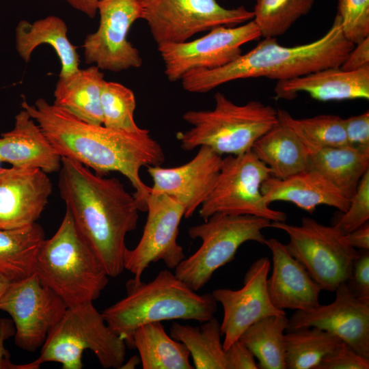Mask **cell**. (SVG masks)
<instances>
[{
	"instance_id": "1f68e13d",
	"label": "cell",
	"mask_w": 369,
	"mask_h": 369,
	"mask_svg": "<svg viewBox=\"0 0 369 369\" xmlns=\"http://www.w3.org/2000/svg\"><path fill=\"white\" fill-rule=\"evenodd\" d=\"M286 369H316L342 342L315 327H301L284 334Z\"/></svg>"
},
{
	"instance_id": "f6af8a7d",
	"label": "cell",
	"mask_w": 369,
	"mask_h": 369,
	"mask_svg": "<svg viewBox=\"0 0 369 369\" xmlns=\"http://www.w3.org/2000/svg\"><path fill=\"white\" fill-rule=\"evenodd\" d=\"M73 8L94 18L98 12L97 5L99 0H66Z\"/></svg>"
},
{
	"instance_id": "8992f818",
	"label": "cell",
	"mask_w": 369,
	"mask_h": 369,
	"mask_svg": "<svg viewBox=\"0 0 369 369\" xmlns=\"http://www.w3.org/2000/svg\"><path fill=\"white\" fill-rule=\"evenodd\" d=\"M212 110H189L182 119L191 127L176 133L183 150L206 146L223 156L251 150L254 143L278 122L277 109L258 100L239 105L216 92Z\"/></svg>"
},
{
	"instance_id": "7402d4cb",
	"label": "cell",
	"mask_w": 369,
	"mask_h": 369,
	"mask_svg": "<svg viewBox=\"0 0 369 369\" xmlns=\"http://www.w3.org/2000/svg\"><path fill=\"white\" fill-rule=\"evenodd\" d=\"M0 161L51 174L59 171L62 156L36 122L23 109L15 116L13 128L1 134Z\"/></svg>"
},
{
	"instance_id": "d6986e66",
	"label": "cell",
	"mask_w": 369,
	"mask_h": 369,
	"mask_svg": "<svg viewBox=\"0 0 369 369\" xmlns=\"http://www.w3.org/2000/svg\"><path fill=\"white\" fill-rule=\"evenodd\" d=\"M52 191L49 177L40 169L0 167V228L36 223Z\"/></svg>"
},
{
	"instance_id": "30bf717a",
	"label": "cell",
	"mask_w": 369,
	"mask_h": 369,
	"mask_svg": "<svg viewBox=\"0 0 369 369\" xmlns=\"http://www.w3.org/2000/svg\"><path fill=\"white\" fill-rule=\"evenodd\" d=\"M271 176V169L251 150L223 157L217 182L200 206V217L206 220L215 213L249 215L285 221L286 214L271 208L261 193L262 182Z\"/></svg>"
},
{
	"instance_id": "74e56055",
	"label": "cell",
	"mask_w": 369,
	"mask_h": 369,
	"mask_svg": "<svg viewBox=\"0 0 369 369\" xmlns=\"http://www.w3.org/2000/svg\"><path fill=\"white\" fill-rule=\"evenodd\" d=\"M369 359L359 355L343 341L316 369H368Z\"/></svg>"
},
{
	"instance_id": "e0dca14e",
	"label": "cell",
	"mask_w": 369,
	"mask_h": 369,
	"mask_svg": "<svg viewBox=\"0 0 369 369\" xmlns=\"http://www.w3.org/2000/svg\"><path fill=\"white\" fill-rule=\"evenodd\" d=\"M271 263L267 257L256 260L245 273L243 286L238 290L218 288L212 295L221 304L223 316L221 325L224 335L223 346L228 348L238 340L250 325L270 315L286 314L275 308L269 298L266 279Z\"/></svg>"
},
{
	"instance_id": "6da1fadb",
	"label": "cell",
	"mask_w": 369,
	"mask_h": 369,
	"mask_svg": "<svg viewBox=\"0 0 369 369\" xmlns=\"http://www.w3.org/2000/svg\"><path fill=\"white\" fill-rule=\"evenodd\" d=\"M21 107L62 157L78 161L100 176L111 172L124 175L135 189L139 210L146 211L151 189L142 181L140 169L165 161L161 145L148 129L134 133L90 124L42 98L32 105L23 97Z\"/></svg>"
},
{
	"instance_id": "5bb4252c",
	"label": "cell",
	"mask_w": 369,
	"mask_h": 369,
	"mask_svg": "<svg viewBox=\"0 0 369 369\" xmlns=\"http://www.w3.org/2000/svg\"><path fill=\"white\" fill-rule=\"evenodd\" d=\"M97 9L98 27L82 46L86 64L115 72L139 68L142 58L127 36L133 24L143 19L141 0H99Z\"/></svg>"
},
{
	"instance_id": "7c38bea8",
	"label": "cell",
	"mask_w": 369,
	"mask_h": 369,
	"mask_svg": "<svg viewBox=\"0 0 369 369\" xmlns=\"http://www.w3.org/2000/svg\"><path fill=\"white\" fill-rule=\"evenodd\" d=\"M67 308L35 273L12 282L0 300V310L7 312L14 322L16 346L29 352L42 347Z\"/></svg>"
},
{
	"instance_id": "ba28073f",
	"label": "cell",
	"mask_w": 369,
	"mask_h": 369,
	"mask_svg": "<svg viewBox=\"0 0 369 369\" xmlns=\"http://www.w3.org/2000/svg\"><path fill=\"white\" fill-rule=\"evenodd\" d=\"M271 221L254 215L215 213L204 222L189 228V236L200 239V247L175 268L178 278L197 292L210 279L213 273L234 259L239 247L247 241L264 244L262 230Z\"/></svg>"
},
{
	"instance_id": "ee69618b",
	"label": "cell",
	"mask_w": 369,
	"mask_h": 369,
	"mask_svg": "<svg viewBox=\"0 0 369 369\" xmlns=\"http://www.w3.org/2000/svg\"><path fill=\"white\" fill-rule=\"evenodd\" d=\"M350 245L361 250H369V223L363 224L357 229L346 234Z\"/></svg>"
},
{
	"instance_id": "83f0119b",
	"label": "cell",
	"mask_w": 369,
	"mask_h": 369,
	"mask_svg": "<svg viewBox=\"0 0 369 369\" xmlns=\"http://www.w3.org/2000/svg\"><path fill=\"white\" fill-rule=\"evenodd\" d=\"M44 239V230L37 223L19 228H0V274L11 282L33 274Z\"/></svg>"
},
{
	"instance_id": "2e32d148",
	"label": "cell",
	"mask_w": 369,
	"mask_h": 369,
	"mask_svg": "<svg viewBox=\"0 0 369 369\" xmlns=\"http://www.w3.org/2000/svg\"><path fill=\"white\" fill-rule=\"evenodd\" d=\"M330 304L308 310H296L288 318L286 331L315 327L330 332L361 356L369 359V301L355 297L346 283L335 290Z\"/></svg>"
},
{
	"instance_id": "f35d334b",
	"label": "cell",
	"mask_w": 369,
	"mask_h": 369,
	"mask_svg": "<svg viewBox=\"0 0 369 369\" xmlns=\"http://www.w3.org/2000/svg\"><path fill=\"white\" fill-rule=\"evenodd\" d=\"M346 284L355 297L369 301V250L359 251Z\"/></svg>"
},
{
	"instance_id": "ffe728a7",
	"label": "cell",
	"mask_w": 369,
	"mask_h": 369,
	"mask_svg": "<svg viewBox=\"0 0 369 369\" xmlns=\"http://www.w3.org/2000/svg\"><path fill=\"white\" fill-rule=\"evenodd\" d=\"M271 250L273 271L266 289L273 305L279 310H308L320 305L319 286L304 266L276 238L266 239Z\"/></svg>"
},
{
	"instance_id": "d6a6232c",
	"label": "cell",
	"mask_w": 369,
	"mask_h": 369,
	"mask_svg": "<svg viewBox=\"0 0 369 369\" xmlns=\"http://www.w3.org/2000/svg\"><path fill=\"white\" fill-rule=\"evenodd\" d=\"M277 119L301 140L309 152L348 145L344 118L336 115H318L297 119L284 109H277Z\"/></svg>"
},
{
	"instance_id": "bcb514c9",
	"label": "cell",
	"mask_w": 369,
	"mask_h": 369,
	"mask_svg": "<svg viewBox=\"0 0 369 369\" xmlns=\"http://www.w3.org/2000/svg\"><path fill=\"white\" fill-rule=\"evenodd\" d=\"M141 363L139 356H133L127 361L124 362L120 369H134Z\"/></svg>"
},
{
	"instance_id": "f546056e",
	"label": "cell",
	"mask_w": 369,
	"mask_h": 369,
	"mask_svg": "<svg viewBox=\"0 0 369 369\" xmlns=\"http://www.w3.org/2000/svg\"><path fill=\"white\" fill-rule=\"evenodd\" d=\"M201 324L193 327L174 323L170 336L186 346L194 368L227 369L219 320L213 316Z\"/></svg>"
},
{
	"instance_id": "4dcf8cb0",
	"label": "cell",
	"mask_w": 369,
	"mask_h": 369,
	"mask_svg": "<svg viewBox=\"0 0 369 369\" xmlns=\"http://www.w3.org/2000/svg\"><path fill=\"white\" fill-rule=\"evenodd\" d=\"M286 314L270 315L256 321L241 335L243 342L258 360V368L286 369L284 331Z\"/></svg>"
},
{
	"instance_id": "5b68a950",
	"label": "cell",
	"mask_w": 369,
	"mask_h": 369,
	"mask_svg": "<svg viewBox=\"0 0 369 369\" xmlns=\"http://www.w3.org/2000/svg\"><path fill=\"white\" fill-rule=\"evenodd\" d=\"M34 273L68 308L93 302L109 282V276L68 210L54 235L40 246Z\"/></svg>"
},
{
	"instance_id": "7a4b0ae2",
	"label": "cell",
	"mask_w": 369,
	"mask_h": 369,
	"mask_svg": "<svg viewBox=\"0 0 369 369\" xmlns=\"http://www.w3.org/2000/svg\"><path fill=\"white\" fill-rule=\"evenodd\" d=\"M58 187L79 233L109 277L124 270L126 234L137 228V202L117 178L92 172L81 163L62 157Z\"/></svg>"
},
{
	"instance_id": "8fae6325",
	"label": "cell",
	"mask_w": 369,
	"mask_h": 369,
	"mask_svg": "<svg viewBox=\"0 0 369 369\" xmlns=\"http://www.w3.org/2000/svg\"><path fill=\"white\" fill-rule=\"evenodd\" d=\"M143 19L157 45L183 42L219 26L234 27L254 18L241 5L226 8L216 0H141Z\"/></svg>"
},
{
	"instance_id": "836d02e7",
	"label": "cell",
	"mask_w": 369,
	"mask_h": 369,
	"mask_svg": "<svg viewBox=\"0 0 369 369\" xmlns=\"http://www.w3.org/2000/svg\"><path fill=\"white\" fill-rule=\"evenodd\" d=\"M314 3V0H256L253 20L261 37L276 38L308 14Z\"/></svg>"
},
{
	"instance_id": "ac0fdd59",
	"label": "cell",
	"mask_w": 369,
	"mask_h": 369,
	"mask_svg": "<svg viewBox=\"0 0 369 369\" xmlns=\"http://www.w3.org/2000/svg\"><path fill=\"white\" fill-rule=\"evenodd\" d=\"M223 156L202 146L189 162L174 167L148 166L153 185L150 193L164 194L180 204L185 218L191 217L213 190L218 178Z\"/></svg>"
},
{
	"instance_id": "4316f807",
	"label": "cell",
	"mask_w": 369,
	"mask_h": 369,
	"mask_svg": "<svg viewBox=\"0 0 369 369\" xmlns=\"http://www.w3.org/2000/svg\"><path fill=\"white\" fill-rule=\"evenodd\" d=\"M251 151L277 178H286L309 168L308 150L279 121L254 143Z\"/></svg>"
},
{
	"instance_id": "3957f363",
	"label": "cell",
	"mask_w": 369,
	"mask_h": 369,
	"mask_svg": "<svg viewBox=\"0 0 369 369\" xmlns=\"http://www.w3.org/2000/svg\"><path fill=\"white\" fill-rule=\"evenodd\" d=\"M355 44L344 36L336 15L330 29L319 39L294 46H282L275 38H264L254 49L230 63L214 69L189 70L181 78L184 90L206 93L226 83L266 77L278 81L303 76L319 70L340 67Z\"/></svg>"
},
{
	"instance_id": "52a82bcc",
	"label": "cell",
	"mask_w": 369,
	"mask_h": 369,
	"mask_svg": "<svg viewBox=\"0 0 369 369\" xmlns=\"http://www.w3.org/2000/svg\"><path fill=\"white\" fill-rule=\"evenodd\" d=\"M126 342L106 323L92 302L67 308L49 332L34 361L16 369H38L45 362H58L63 369H81L84 351L94 353L104 368L120 369L125 361Z\"/></svg>"
},
{
	"instance_id": "484cf974",
	"label": "cell",
	"mask_w": 369,
	"mask_h": 369,
	"mask_svg": "<svg viewBox=\"0 0 369 369\" xmlns=\"http://www.w3.org/2000/svg\"><path fill=\"white\" fill-rule=\"evenodd\" d=\"M308 169L319 172L350 200L369 169V148L346 145L311 152Z\"/></svg>"
},
{
	"instance_id": "d590c367",
	"label": "cell",
	"mask_w": 369,
	"mask_h": 369,
	"mask_svg": "<svg viewBox=\"0 0 369 369\" xmlns=\"http://www.w3.org/2000/svg\"><path fill=\"white\" fill-rule=\"evenodd\" d=\"M344 37L356 44L369 37V0H338Z\"/></svg>"
},
{
	"instance_id": "f1b7e54d",
	"label": "cell",
	"mask_w": 369,
	"mask_h": 369,
	"mask_svg": "<svg viewBox=\"0 0 369 369\" xmlns=\"http://www.w3.org/2000/svg\"><path fill=\"white\" fill-rule=\"evenodd\" d=\"M144 369H193L186 346L169 336L161 322L138 327L132 337Z\"/></svg>"
},
{
	"instance_id": "8d00e7d4",
	"label": "cell",
	"mask_w": 369,
	"mask_h": 369,
	"mask_svg": "<svg viewBox=\"0 0 369 369\" xmlns=\"http://www.w3.org/2000/svg\"><path fill=\"white\" fill-rule=\"evenodd\" d=\"M369 220V169L361 178L356 191L350 199L346 212L340 217L336 226L343 233L347 234Z\"/></svg>"
},
{
	"instance_id": "d4e9b609",
	"label": "cell",
	"mask_w": 369,
	"mask_h": 369,
	"mask_svg": "<svg viewBox=\"0 0 369 369\" xmlns=\"http://www.w3.org/2000/svg\"><path fill=\"white\" fill-rule=\"evenodd\" d=\"M104 74L95 65L64 77H59L53 105L87 123L102 124L100 93Z\"/></svg>"
},
{
	"instance_id": "b9f144b4",
	"label": "cell",
	"mask_w": 369,
	"mask_h": 369,
	"mask_svg": "<svg viewBox=\"0 0 369 369\" xmlns=\"http://www.w3.org/2000/svg\"><path fill=\"white\" fill-rule=\"evenodd\" d=\"M369 66V37L355 44L340 68L351 71Z\"/></svg>"
},
{
	"instance_id": "277c9868",
	"label": "cell",
	"mask_w": 369,
	"mask_h": 369,
	"mask_svg": "<svg viewBox=\"0 0 369 369\" xmlns=\"http://www.w3.org/2000/svg\"><path fill=\"white\" fill-rule=\"evenodd\" d=\"M126 296L102 314L111 329L133 348L132 337L140 326L168 320L201 323L214 316L217 302L212 293L199 295L168 269L149 282L129 279Z\"/></svg>"
},
{
	"instance_id": "603a6c76",
	"label": "cell",
	"mask_w": 369,
	"mask_h": 369,
	"mask_svg": "<svg viewBox=\"0 0 369 369\" xmlns=\"http://www.w3.org/2000/svg\"><path fill=\"white\" fill-rule=\"evenodd\" d=\"M264 202L284 201L313 213L316 206L324 204L344 213L350 200L319 172L308 169L280 179L270 176L260 187Z\"/></svg>"
},
{
	"instance_id": "cb8c5ba5",
	"label": "cell",
	"mask_w": 369,
	"mask_h": 369,
	"mask_svg": "<svg viewBox=\"0 0 369 369\" xmlns=\"http://www.w3.org/2000/svg\"><path fill=\"white\" fill-rule=\"evenodd\" d=\"M67 32L66 23L57 16H48L33 23L20 20L16 28V51L28 62L36 48L40 44H49L53 48L61 63L59 77L67 76L80 68L79 55Z\"/></svg>"
},
{
	"instance_id": "7dc6e473",
	"label": "cell",
	"mask_w": 369,
	"mask_h": 369,
	"mask_svg": "<svg viewBox=\"0 0 369 369\" xmlns=\"http://www.w3.org/2000/svg\"><path fill=\"white\" fill-rule=\"evenodd\" d=\"M12 282L0 274V300Z\"/></svg>"
},
{
	"instance_id": "ab89813d",
	"label": "cell",
	"mask_w": 369,
	"mask_h": 369,
	"mask_svg": "<svg viewBox=\"0 0 369 369\" xmlns=\"http://www.w3.org/2000/svg\"><path fill=\"white\" fill-rule=\"evenodd\" d=\"M344 126L348 144L369 148V111L344 118Z\"/></svg>"
},
{
	"instance_id": "7bdbcfd3",
	"label": "cell",
	"mask_w": 369,
	"mask_h": 369,
	"mask_svg": "<svg viewBox=\"0 0 369 369\" xmlns=\"http://www.w3.org/2000/svg\"><path fill=\"white\" fill-rule=\"evenodd\" d=\"M15 326L12 319L0 318V369H16L17 364L12 363L10 353L5 348V341L15 335Z\"/></svg>"
},
{
	"instance_id": "9c48e42d",
	"label": "cell",
	"mask_w": 369,
	"mask_h": 369,
	"mask_svg": "<svg viewBox=\"0 0 369 369\" xmlns=\"http://www.w3.org/2000/svg\"><path fill=\"white\" fill-rule=\"evenodd\" d=\"M270 227L286 232L288 253L306 269L321 290L335 292L348 280L359 251L348 244L336 226L323 225L303 217L300 226L271 221Z\"/></svg>"
},
{
	"instance_id": "9a60e30c",
	"label": "cell",
	"mask_w": 369,
	"mask_h": 369,
	"mask_svg": "<svg viewBox=\"0 0 369 369\" xmlns=\"http://www.w3.org/2000/svg\"><path fill=\"white\" fill-rule=\"evenodd\" d=\"M147 219L142 236L132 249L124 254V268L131 272L135 282L141 280L151 263L162 260L175 269L185 258L183 248L177 242L184 208L164 194L150 193L146 201Z\"/></svg>"
},
{
	"instance_id": "44dd1931",
	"label": "cell",
	"mask_w": 369,
	"mask_h": 369,
	"mask_svg": "<svg viewBox=\"0 0 369 369\" xmlns=\"http://www.w3.org/2000/svg\"><path fill=\"white\" fill-rule=\"evenodd\" d=\"M277 99L292 100L299 93L319 101L369 99V66L346 71L331 67L299 77L278 81L274 89Z\"/></svg>"
},
{
	"instance_id": "60d3db41",
	"label": "cell",
	"mask_w": 369,
	"mask_h": 369,
	"mask_svg": "<svg viewBox=\"0 0 369 369\" xmlns=\"http://www.w3.org/2000/svg\"><path fill=\"white\" fill-rule=\"evenodd\" d=\"M227 369H257L254 356L239 340L225 350Z\"/></svg>"
},
{
	"instance_id": "4fadbf2b",
	"label": "cell",
	"mask_w": 369,
	"mask_h": 369,
	"mask_svg": "<svg viewBox=\"0 0 369 369\" xmlns=\"http://www.w3.org/2000/svg\"><path fill=\"white\" fill-rule=\"evenodd\" d=\"M260 31L252 20L234 27L219 26L191 41L157 45L168 81L180 80L189 70L223 66L242 54V46L258 39Z\"/></svg>"
},
{
	"instance_id": "e575fe53",
	"label": "cell",
	"mask_w": 369,
	"mask_h": 369,
	"mask_svg": "<svg viewBox=\"0 0 369 369\" xmlns=\"http://www.w3.org/2000/svg\"><path fill=\"white\" fill-rule=\"evenodd\" d=\"M102 125L128 133H139L144 128L134 119L136 100L133 92L124 85L104 81L100 93Z\"/></svg>"
}]
</instances>
